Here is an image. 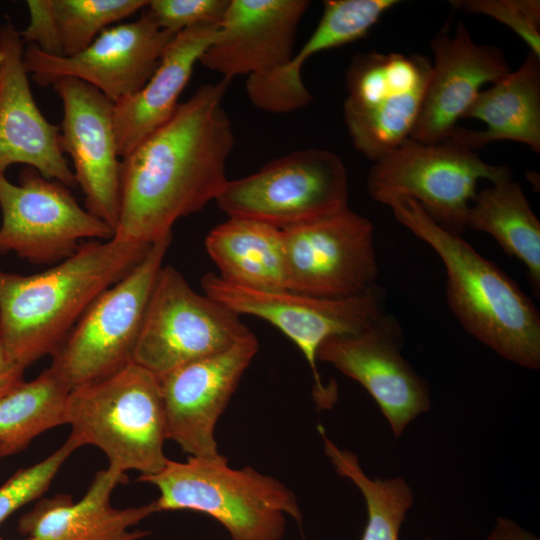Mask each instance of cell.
<instances>
[{
    "instance_id": "cell-1",
    "label": "cell",
    "mask_w": 540,
    "mask_h": 540,
    "mask_svg": "<svg viewBox=\"0 0 540 540\" xmlns=\"http://www.w3.org/2000/svg\"><path fill=\"white\" fill-rule=\"evenodd\" d=\"M230 81L198 88L122 158L120 211L113 238L151 245L176 221L216 200L234 146L223 107Z\"/></svg>"
},
{
    "instance_id": "cell-2",
    "label": "cell",
    "mask_w": 540,
    "mask_h": 540,
    "mask_svg": "<svg viewBox=\"0 0 540 540\" xmlns=\"http://www.w3.org/2000/svg\"><path fill=\"white\" fill-rule=\"evenodd\" d=\"M150 246L90 240L40 273L0 269V338L10 361L24 370L53 355L95 299L126 276Z\"/></svg>"
},
{
    "instance_id": "cell-3",
    "label": "cell",
    "mask_w": 540,
    "mask_h": 540,
    "mask_svg": "<svg viewBox=\"0 0 540 540\" xmlns=\"http://www.w3.org/2000/svg\"><path fill=\"white\" fill-rule=\"evenodd\" d=\"M384 205L442 260L447 303L463 329L504 359L538 369L540 313L516 282L460 234L437 224L416 200L397 197Z\"/></svg>"
},
{
    "instance_id": "cell-4",
    "label": "cell",
    "mask_w": 540,
    "mask_h": 540,
    "mask_svg": "<svg viewBox=\"0 0 540 540\" xmlns=\"http://www.w3.org/2000/svg\"><path fill=\"white\" fill-rule=\"evenodd\" d=\"M139 481L157 487V511L191 510L207 514L232 540H281L286 516L302 521L294 493L282 482L246 466L232 468L227 458L168 460L156 474Z\"/></svg>"
},
{
    "instance_id": "cell-5",
    "label": "cell",
    "mask_w": 540,
    "mask_h": 540,
    "mask_svg": "<svg viewBox=\"0 0 540 540\" xmlns=\"http://www.w3.org/2000/svg\"><path fill=\"white\" fill-rule=\"evenodd\" d=\"M65 424L80 444L99 448L109 465L140 476L161 471L166 417L159 378L132 362L105 378L72 389Z\"/></svg>"
},
{
    "instance_id": "cell-6",
    "label": "cell",
    "mask_w": 540,
    "mask_h": 540,
    "mask_svg": "<svg viewBox=\"0 0 540 540\" xmlns=\"http://www.w3.org/2000/svg\"><path fill=\"white\" fill-rule=\"evenodd\" d=\"M204 294L238 315L269 322L287 336L304 355L313 375V396L319 408L333 407L335 385L325 386L317 368L320 346L334 336L356 334L385 311L387 293L379 284L342 298L310 296L290 290L264 291L242 287L207 273L201 279Z\"/></svg>"
},
{
    "instance_id": "cell-7",
    "label": "cell",
    "mask_w": 540,
    "mask_h": 540,
    "mask_svg": "<svg viewBox=\"0 0 540 540\" xmlns=\"http://www.w3.org/2000/svg\"><path fill=\"white\" fill-rule=\"evenodd\" d=\"M509 177L508 165L487 163L451 139L428 144L408 138L374 162L367 191L382 204L397 197L414 199L437 224L462 235L478 182Z\"/></svg>"
},
{
    "instance_id": "cell-8",
    "label": "cell",
    "mask_w": 540,
    "mask_h": 540,
    "mask_svg": "<svg viewBox=\"0 0 540 540\" xmlns=\"http://www.w3.org/2000/svg\"><path fill=\"white\" fill-rule=\"evenodd\" d=\"M171 241L172 234L151 244L126 276L95 299L52 355L49 368L70 390L133 362L149 298Z\"/></svg>"
},
{
    "instance_id": "cell-9",
    "label": "cell",
    "mask_w": 540,
    "mask_h": 540,
    "mask_svg": "<svg viewBox=\"0 0 540 540\" xmlns=\"http://www.w3.org/2000/svg\"><path fill=\"white\" fill-rule=\"evenodd\" d=\"M215 201L228 217L283 230L348 206L347 171L329 150H297L248 176L228 180Z\"/></svg>"
},
{
    "instance_id": "cell-10",
    "label": "cell",
    "mask_w": 540,
    "mask_h": 540,
    "mask_svg": "<svg viewBox=\"0 0 540 540\" xmlns=\"http://www.w3.org/2000/svg\"><path fill=\"white\" fill-rule=\"evenodd\" d=\"M432 70L422 54L358 53L346 72L344 121L353 146L375 162L411 137Z\"/></svg>"
},
{
    "instance_id": "cell-11",
    "label": "cell",
    "mask_w": 540,
    "mask_h": 540,
    "mask_svg": "<svg viewBox=\"0 0 540 540\" xmlns=\"http://www.w3.org/2000/svg\"><path fill=\"white\" fill-rule=\"evenodd\" d=\"M250 331L240 315L199 294L180 271L163 265L149 298L133 362L159 378L226 350Z\"/></svg>"
},
{
    "instance_id": "cell-12",
    "label": "cell",
    "mask_w": 540,
    "mask_h": 540,
    "mask_svg": "<svg viewBox=\"0 0 540 540\" xmlns=\"http://www.w3.org/2000/svg\"><path fill=\"white\" fill-rule=\"evenodd\" d=\"M0 254L37 265L59 263L83 239L109 240L114 230L79 205L64 184L26 166L19 183L0 173Z\"/></svg>"
},
{
    "instance_id": "cell-13",
    "label": "cell",
    "mask_w": 540,
    "mask_h": 540,
    "mask_svg": "<svg viewBox=\"0 0 540 540\" xmlns=\"http://www.w3.org/2000/svg\"><path fill=\"white\" fill-rule=\"evenodd\" d=\"M282 231L288 290L342 298L377 284L373 224L349 206Z\"/></svg>"
},
{
    "instance_id": "cell-14",
    "label": "cell",
    "mask_w": 540,
    "mask_h": 540,
    "mask_svg": "<svg viewBox=\"0 0 540 540\" xmlns=\"http://www.w3.org/2000/svg\"><path fill=\"white\" fill-rule=\"evenodd\" d=\"M173 37L145 8L137 20L110 26L78 54L51 56L28 45L23 63L41 87L52 86L60 78H75L98 89L115 105L146 84Z\"/></svg>"
},
{
    "instance_id": "cell-15",
    "label": "cell",
    "mask_w": 540,
    "mask_h": 540,
    "mask_svg": "<svg viewBox=\"0 0 540 540\" xmlns=\"http://www.w3.org/2000/svg\"><path fill=\"white\" fill-rule=\"evenodd\" d=\"M403 331L386 312L363 331L327 339L317 361L331 364L361 384L379 406L394 435L430 408L425 380L404 359Z\"/></svg>"
},
{
    "instance_id": "cell-16",
    "label": "cell",
    "mask_w": 540,
    "mask_h": 540,
    "mask_svg": "<svg viewBox=\"0 0 540 540\" xmlns=\"http://www.w3.org/2000/svg\"><path fill=\"white\" fill-rule=\"evenodd\" d=\"M258 349L250 331L226 350L159 377L167 438L191 457L223 456L215 427Z\"/></svg>"
},
{
    "instance_id": "cell-17",
    "label": "cell",
    "mask_w": 540,
    "mask_h": 540,
    "mask_svg": "<svg viewBox=\"0 0 540 540\" xmlns=\"http://www.w3.org/2000/svg\"><path fill=\"white\" fill-rule=\"evenodd\" d=\"M52 87L63 105L60 146L72 160L86 209L115 230L122 159L115 134L114 103L95 87L75 78H60Z\"/></svg>"
},
{
    "instance_id": "cell-18",
    "label": "cell",
    "mask_w": 540,
    "mask_h": 540,
    "mask_svg": "<svg viewBox=\"0 0 540 540\" xmlns=\"http://www.w3.org/2000/svg\"><path fill=\"white\" fill-rule=\"evenodd\" d=\"M450 22L433 37L432 70L412 139L434 144L450 138L486 84L498 81L511 69L503 51L476 43L459 21L453 34Z\"/></svg>"
},
{
    "instance_id": "cell-19",
    "label": "cell",
    "mask_w": 540,
    "mask_h": 540,
    "mask_svg": "<svg viewBox=\"0 0 540 540\" xmlns=\"http://www.w3.org/2000/svg\"><path fill=\"white\" fill-rule=\"evenodd\" d=\"M308 0H230L215 39L200 57L207 69L231 81L284 67L293 56Z\"/></svg>"
},
{
    "instance_id": "cell-20",
    "label": "cell",
    "mask_w": 540,
    "mask_h": 540,
    "mask_svg": "<svg viewBox=\"0 0 540 540\" xmlns=\"http://www.w3.org/2000/svg\"><path fill=\"white\" fill-rule=\"evenodd\" d=\"M0 173L15 164L77 187L60 146V127L38 108L23 63L24 42L11 21L0 28Z\"/></svg>"
},
{
    "instance_id": "cell-21",
    "label": "cell",
    "mask_w": 540,
    "mask_h": 540,
    "mask_svg": "<svg viewBox=\"0 0 540 540\" xmlns=\"http://www.w3.org/2000/svg\"><path fill=\"white\" fill-rule=\"evenodd\" d=\"M127 481L124 472L108 466L96 473L86 494L77 502L58 494L41 499L18 522L20 533L39 540H138L147 531H131L158 512L155 501L138 507L114 508L113 490Z\"/></svg>"
},
{
    "instance_id": "cell-22",
    "label": "cell",
    "mask_w": 540,
    "mask_h": 540,
    "mask_svg": "<svg viewBox=\"0 0 540 540\" xmlns=\"http://www.w3.org/2000/svg\"><path fill=\"white\" fill-rule=\"evenodd\" d=\"M217 29L216 25H200L175 34L146 84L114 105L115 134L121 158L173 115L195 64L215 39Z\"/></svg>"
},
{
    "instance_id": "cell-23",
    "label": "cell",
    "mask_w": 540,
    "mask_h": 540,
    "mask_svg": "<svg viewBox=\"0 0 540 540\" xmlns=\"http://www.w3.org/2000/svg\"><path fill=\"white\" fill-rule=\"evenodd\" d=\"M397 0H327L322 16L304 45L282 68L259 77L260 101L277 113L304 108L313 97L305 87L301 69L309 57L365 37Z\"/></svg>"
},
{
    "instance_id": "cell-24",
    "label": "cell",
    "mask_w": 540,
    "mask_h": 540,
    "mask_svg": "<svg viewBox=\"0 0 540 540\" xmlns=\"http://www.w3.org/2000/svg\"><path fill=\"white\" fill-rule=\"evenodd\" d=\"M463 118L480 130L457 126L449 139L474 150L495 141H515L540 152V57L528 52L514 71L482 90Z\"/></svg>"
},
{
    "instance_id": "cell-25",
    "label": "cell",
    "mask_w": 540,
    "mask_h": 540,
    "mask_svg": "<svg viewBox=\"0 0 540 540\" xmlns=\"http://www.w3.org/2000/svg\"><path fill=\"white\" fill-rule=\"evenodd\" d=\"M205 248L225 281L256 290H288L282 229L228 217L208 233Z\"/></svg>"
},
{
    "instance_id": "cell-26",
    "label": "cell",
    "mask_w": 540,
    "mask_h": 540,
    "mask_svg": "<svg viewBox=\"0 0 540 540\" xmlns=\"http://www.w3.org/2000/svg\"><path fill=\"white\" fill-rule=\"evenodd\" d=\"M467 228L491 235L506 254L521 261L537 297L540 293V222L519 183L512 177L476 194Z\"/></svg>"
},
{
    "instance_id": "cell-27",
    "label": "cell",
    "mask_w": 540,
    "mask_h": 540,
    "mask_svg": "<svg viewBox=\"0 0 540 540\" xmlns=\"http://www.w3.org/2000/svg\"><path fill=\"white\" fill-rule=\"evenodd\" d=\"M70 389L48 367L0 396V445L14 454L41 433L65 424Z\"/></svg>"
},
{
    "instance_id": "cell-28",
    "label": "cell",
    "mask_w": 540,
    "mask_h": 540,
    "mask_svg": "<svg viewBox=\"0 0 540 540\" xmlns=\"http://www.w3.org/2000/svg\"><path fill=\"white\" fill-rule=\"evenodd\" d=\"M324 451L336 472L349 479L362 493L367 508V523L362 540H399L402 523L411 508L414 495L403 477L370 478L356 454L341 449L318 426Z\"/></svg>"
},
{
    "instance_id": "cell-29",
    "label": "cell",
    "mask_w": 540,
    "mask_h": 540,
    "mask_svg": "<svg viewBox=\"0 0 540 540\" xmlns=\"http://www.w3.org/2000/svg\"><path fill=\"white\" fill-rule=\"evenodd\" d=\"M63 56L78 54L112 24L145 9L147 0H52Z\"/></svg>"
},
{
    "instance_id": "cell-30",
    "label": "cell",
    "mask_w": 540,
    "mask_h": 540,
    "mask_svg": "<svg viewBox=\"0 0 540 540\" xmlns=\"http://www.w3.org/2000/svg\"><path fill=\"white\" fill-rule=\"evenodd\" d=\"M80 442L70 435L52 454L42 461L18 470L0 487V524L25 504L45 493L60 467L80 448Z\"/></svg>"
},
{
    "instance_id": "cell-31",
    "label": "cell",
    "mask_w": 540,
    "mask_h": 540,
    "mask_svg": "<svg viewBox=\"0 0 540 540\" xmlns=\"http://www.w3.org/2000/svg\"><path fill=\"white\" fill-rule=\"evenodd\" d=\"M451 5L467 13L482 14L512 29L540 57L539 0H453Z\"/></svg>"
},
{
    "instance_id": "cell-32",
    "label": "cell",
    "mask_w": 540,
    "mask_h": 540,
    "mask_svg": "<svg viewBox=\"0 0 540 540\" xmlns=\"http://www.w3.org/2000/svg\"><path fill=\"white\" fill-rule=\"evenodd\" d=\"M230 0H151L146 9L172 34L200 25L218 26Z\"/></svg>"
},
{
    "instance_id": "cell-33",
    "label": "cell",
    "mask_w": 540,
    "mask_h": 540,
    "mask_svg": "<svg viewBox=\"0 0 540 540\" xmlns=\"http://www.w3.org/2000/svg\"><path fill=\"white\" fill-rule=\"evenodd\" d=\"M29 23L20 31L27 45H34L51 56H63L60 31L55 18L52 0H28Z\"/></svg>"
},
{
    "instance_id": "cell-34",
    "label": "cell",
    "mask_w": 540,
    "mask_h": 540,
    "mask_svg": "<svg viewBox=\"0 0 540 540\" xmlns=\"http://www.w3.org/2000/svg\"><path fill=\"white\" fill-rule=\"evenodd\" d=\"M484 540H539L535 535L519 526L516 522L498 518L493 531Z\"/></svg>"
},
{
    "instance_id": "cell-35",
    "label": "cell",
    "mask_w": 540,
    "mask_h": 540,
    "mask_svg": "<svg viewBox=\"0 0 540 540\" xmlns=\"http://www.w3.org/2000/svg\"><path fill=\"white\" fill-rule=\"evenodd\" d=\"M23 372L24 370L22 369H15L0 375V396L24 381Z\"/></svg>"
},
{
    "instance_id": "cell-36",
    "label": "cell",
    "mask_w": 540,
    "mask_h": 540,
    "mask_svg": "<svg viewBox=\"0 0 540 540\" xmlns=\"http://www.w3.org/2000/svg\"><path fill=\"white\" fill-rule=\"evenodd\" d=\"M15 369H21L16 367L9 359L4 345L0 338V375L11 372ZM23 370V369H22Z\"/></svg>"
},
{
    "instance_id": "cell-37",
    "label": "cell",
    "mask_w": 540,
    "mask_h": 540,
    "mask_svg": "<svg viewBox=\"0 0 540 540\" xmlns=\"http://www.w3.org/2000/svg\"><path fill=\"white\" fill-rule=\"evenodd\" d=\"M8 455H10L8 450L4 446L0 445V460H1V458L5 457V456H8Z\"/></svg>"
},
{
    "instance_id": "cell-38",
    "label": "cell",
    "mask_w": 540,
    "mask_h": 540,
    "mask_svg": "<svg viewBox=\"0 0 540 540\" xmlns=\"http://www.w3.org/2000/svg\"><path fill=\"white\" fill-rule=\"evenodd\" d=\"M0 540H3V539L0 538ZM25 540H39V539L27 537V539H25Z\"/></svg>"
},
{
    "instance_id": "cell-39",
    "label": "cell",
    "mask_w": 540,
    "mask_h": 540,
    "mask_svg": "<svg viewBox=\"0 0 540 540\" xmlns=\"http://www.w3.org/2000/svg\"><path fill=\"white\" fill-rule=\"evenodd\" d=\"M0 58H1V50H0Z\"/></svg>"
},
{
    "instance_id": "cell-40",
    "label": "cell",
    "mask_w": 540,
    "mask_h": 540,
    "mask_svg": "<svg viewBox=\"0 0 540 540\" xmlns=\"http://www.w3.org/2000/svg\"><path fill=\"white\" fill-rule=\"evenodd\" d=\"M428 540H434V539H428Z\"/></svg>"
}]
</instances>
